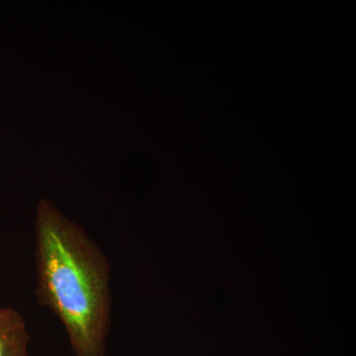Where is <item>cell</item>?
<instances>
[{
	"mask_svg": "<svg viewBox=\"0 0 356 356\" xmlns=\"http://www.w3.org/2000/svg\"><path fill=\"white\" fill-rule=\"evenodd\" d=\"M36 295L62 323L76 356H105L111 325L110 264L86 229L47 199L34 222Z\"/></svg>",
	"mask_w": 356,
	"mask_h": 356,
	"instance_id": "obj_1",
	"label": "cell"
},
{
	"mask_svg": "<svg viewBox=\"0 0 356 356\" xmlns=\"http://www.w3.org/2000/svg\"><path fill=\"white\" fill-rule=\"evenodd\" d=\"M30 339L19 312L0 307V356H29Z\"/></svg>",
	"mask_w": 356,
	"mask_h": 356,
	"instance_id": "obj_2",
	"label": "cell"
}]
</instances>
